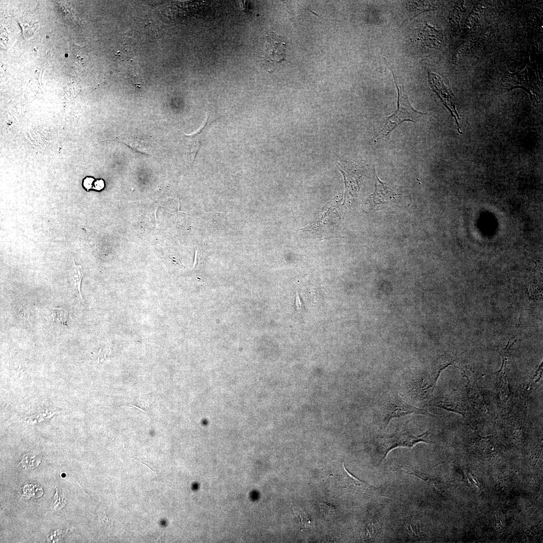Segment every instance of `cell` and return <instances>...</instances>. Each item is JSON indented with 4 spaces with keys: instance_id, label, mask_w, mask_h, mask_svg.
Segmentation results:
<instances>
[{
    "instance_id": "obj_1",
    "label": "cell",
    "mask_w": 543,
    "mask_h": 543,
    "mask_svg": "<svg viewBox=\"0 0 543 543\" xmlns=\"http://www.w3.org/2000/svg\"><path fill=\"white\" fill-rule=\"evenodd\" d=\"M398 89L397 109L391 116L386 118L383 128L378 133L376 140L388 138L392 131L404 121L416 122L424 113L416 110L411 105L404 87L392 72Z\"/></svg>"
},
{
    "instance_id": "obj_2",
    "label": "cell",
    "mask_w": 543,
    "mask_h": 543,
    "mask_svg": "<svg viewBox=\"0 0 543 543\" xmlns=\"http://www.w3.org/2000/svg\"><path fill=\"white\" fill-rule=\"evenodd\" d=\"M310 224L301 230L307 236L326 239L335 232L339 217V209L335 199Z\"/></svg>"
},
{
    "instance_id": "obj_3",
    "label": "cell",
    "mask_w": 543,
    "mask_h": 543,
    "mask_svg": "<svg viewBox=\"0 0 543 543\" xmlns=\"http://www.w3.org/2000/svg\"><path fill=\"white\" fill-rule=\"evenodd\" d=\"M380 411L382 427L384 428L394 418L412 413L428 414L426 410L408 403L397 393H390L387 395L381 403Z\"/></svg>"
},
{
    "instance_id": "obj_4",
    "label": "cell",
    "mask_w": 543,
    "mask_h": 543,
    "mask_svg": "<svg viewBox=\"0 0 543 543\" xmlns=\"http://www.w3.org/2000/svg\"><path fill=\"white\" fill-rule=\"evenodd\" d=\"M428 432L415 435L408 430H404L392 435H383L378 437L377 450L381 457L380 464L392 449L398 447H412L420 442H431L428 438Z\"/></svg>"
},
{
    "instance_id": "obj_5",
    "label": "cell",
    "mask_w": 543,
    "mask_h": 543,
    "mask_svg": "<svg viewBox=\"0 0 543 543\" xmlns=\"http://www.w3.org/2000/svg\"><path fill=\"white\" fill-rule=\"evenodd\" d=\"M429 84L433 91L439 97L442 102L449 110L454 117L458 126V130L462 133L461 127L459 126L457 117L460 119L453 98V94L449 87H447L443 83L441 78L437 74L428 72Z\"/></svg>"
},
{
    "instance_id": "obj_6",
    "label": "cell",
    "mask_w": 543,
    "mask_h": 543,
    "mask_svg": "<svg viewBox=\"0 0 543 543\" xmlns=\"http://www.w3.org/2000/svg\"><path fill=\"white\" fill-rule=\"evenodd\" d=\"M265 39V58L273 62H279L284 60L286 49L285 40L273 32L267 34Z\"/></svg>"
},
{
    "instance_id": "obj_7",
    "label": "cell",
    "mask_w": 543,
    "mask_h": 543,
    "mask_svg": "<svg viewBox=\"0 0 543 543\" xmlns=\"http://www.w3.org/2000/svg\"><path fill=\"white\" fill-rule=\"evenodd\" d=\"M398 196L399 194H396L391 188L382 182L376 175L375 191L370 196L369 200L372 209L385 203L392 202V200H395Z\"/></svg>"
},
{
    "instance_id": "obj_8",
    "label": "cell",
    "mask_w": 543,
    "mask_h": 543,
    "mask_svg": "<svg viewBox=\"0 0 543 543\" xmlns=\"http://www.w3.org/2000/svg\"><path fill=\"white\" fill-rule=\"evenodd\" d=\"M73 287L76 290L78 298L82 302L84 301L80 291L81 280L83 276L82 267L80 265L76 264L73 259L72 268L70 273Z\"/></svg>"
},
{
    "instance_id": "obj_9",
    "label": "cell",
    "mask_w": 543,
    "mask_h": 543,
    "mask_svg": "<svg viewBox=\"0 0 543 543\" xmlns=\"http://www.w3.org/2000/svg\"><path fill=\"white\" fill-rule=\"evenodd\" d=\"M40 463V457L39 456L31 454L24 456L20 462L23 468L27 470L37 467Z\"/></svg>"
},
{
    "instance_id": "obj_10",
    "label": "cell",
    "mask_w": 543,
    "mask_h": 543,
    "mask_svg": "<svg viewBox=\"0 0 543 543\" xmlns=\"http://www.w3.org/2000/svg\"><path fill=\"white\" fill-rule=\"evenodd\" d=\"M293 513L296 519L305 527H310L311 526V520L309 516L299 507L293 508Z\"/></svg>"
},
{
    "instance_id": "obj_11",
    "label": "cell",
    "mask_w": 543,
    "mask_h": 543,
    "mask_svg": "<svg viewBox=\"0 0 543 543\" xmlns=\"http://www.w3.org/2000/svg\"><path fill=\"white\" fill-rule=\"evenodd\" d=\"M53 309V316L54 320L58 321L59 323L62 324H66L68 318L67 312L62 308H55Z\"/></svg>"
},
{
    "instance_id": "obj_12",
    "label": "cell",
    "mask_w": 543,
    "mask_h": 543,
    "mask_svg": "<svg viewBox=\"0 0 543 543\" xmlns=\"http://www.w3.org/2000/svg\"><path fill=\"white\" fill-rule=\"evenodd\" d=\"M66 503V500L63 497L59 496L58 494L57 489H56V493L54 496L53 499L51 502L50 506V508L53 511L59 510L61 509Z\"/></svg>"
},
{
    "instance_id": "obj_13",
    "label": "cell",
    "mask_w": 543,
    "mask_h": 543,
    "mask_svg": "<svg viewBox=\"0 0 543 543\" xmlns=\"http://www.w3.org/2000/svg\"><path fill=\"white\" fill-rule=\"evenodd\" d=\"M95 179L92 177H86L84 179L83 185L85 189L88 191L93 189Z\"/></svg>"
},
{
    "instance_id": "obj_14",
    "label": "cell",
    "mask_w": 543,
    "mask_h": 543,
    "mask_svg": "<svg viewBox=\"0 0 543 543\" xmlns=\"http://www.w3.org/2000/svg\"><path fill=\"white\" fill-rule=\"evenodd\" d=\"M104 187L105 183L103 179H96L94 181L93 189L98 191H100L103 189Z\"/></svg>"
}]
</instances>
